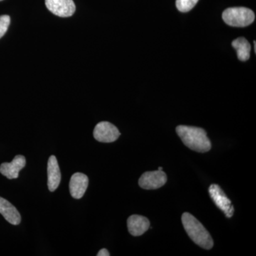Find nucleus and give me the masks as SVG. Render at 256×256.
Returning <instances> with one entry per match:
<instances>
[{"label": "nucleus", "instance_id": "nucleus-19", "mask_svg": "<svg viewBox=\"0 0 256 256\" xmlns=\"http://www.w3.org/2000/svg\"><path fill=\"white\" fill-rule=\"evenodd\" d=\"M0 1H2V0H0Z\"/></svg>", "mask_w": 256, "mask_h": 256}, {"label": "nucleus", "instance_id": "nucleus-5", "mask_svg": "<svg viewBox=\"0 0 256 256\" xmlns=\"http://www.w3.org/2000/svg\"><path fill=\"white\" fill-rule=\"evenodd\" d=\"M120 136V132L118 129L114 124L106 121L96 124L94 131V138L100 142H114L118 139Z\"/></svg>", "mask_w": 256, "mask_h": 256}, {"label": "nucleus", "instance_id": "nucleus-18", "mask_svg": "<svg viewBox=\"0 0 256 256\" xmlns=\"http://www.w3.org/2000/svg\"><path fill=\"white\" fill-rule=\"evenodd\" d=\"M158 170H160V171H162V166H160V168H158Z\"/></svg>", "mask_w": 256, "mask_h": 256}, {"label": "nucleus", "instance_id": "nucleus-17", "mask_svg": "<svg viewBox=\"0 0 256 256\" xmlns=\"http://www.w3.org/2000/svg\"><path fill=\"white\" fill-rule=\"evenodd\" d=\"M254 46H255V47H254V50H255V52H256V41H254Z\"/></svg>", "mask_w": 256, "mask_h": 256}, {"label": "nucleus", "instance_id": "nucleus-12", "mask_svg": "<svg viewBox=\"0 0 256 256\" xmlns=\"http://www.w3.org/2000/svg\"><path fill=\"white\" fill-rule=\"evenodd\" d=\"M0 214L6 222L12 225L21 223V215L18 210L10 202L0 196Z\"/></svg>", "mask_w": 256, "mask_h": 256}, {"label": "nucleus", "instance_id": "nucleus-4", "mask_svg": "<svg viewBox=\"0 0 256 256\" xmlns=\"http://www.w3.org/2000/svg\"><path fill=\"white\" fill-rule=\"evenodd\" d=\"M210 198L216 206L225 214L227 218L233 216L234 208L232 201L226 195L218 185L212 184L208 188Z\"/></svg>", "mask_w": 256, "mask_h": 256}, {"label": "nucleus", "instance_id": "nucleus-7", "mask_svg": "<svg viewBox=\"0 0 256 256\" xmlns=\"http://www.w3.org/2000/svg\"><path fill=\"white\" fill-rule=\"evenodd\" d=\"M47 9L60 18H69L76 12L73 0H45Z\"/></svg>", "mask_w": 256, "mask_h": 256}, {"label": "nucleus", "instance_id": "nucleus-11", "mask_svg": "<svg viewBox=\"0 0 256 256\" xmlns=\"http://www.w3.org/2000/svg\"><path fill=\"white\" fill-rule=\"evenodd\" d=\"M48 172V188L50 192H54L60 186L62 174L58 161L54 156H50L47 166Z\"/></svg>", "mask_w": 256, "mask_h": 256}, {"label": "nucleus", "instance_id": "nucleus-9", "mask_svg": "<svg viewBox=\"0 0 256 256\" xmlns=\"http://www.w3.org/2000/svg\"><path fill=\"white\" fill-rule=\"evenodd\" d=\"M26 165V159L22 156H16L11 162H4L0 165V173L9 180L18 178L20 170Z\"/></svg>", "mask_w": 256, "mask_h": 256}, {"label": "nucleus", "instance_id": "nucleus-1", "mask_svg": "<svg viewBox=\"0 0 256 256\" xmlns=\"http://www.w3.org/2000/svg\"><path fill=\"white\" fill-rule=\"evenodd\" d=\"M176 132L184 144L192 150L204 153L210 151L212 148V143L207 137L206 132L202 128L178 126Z\"/></svg>", "mask_w": 256, "mask_h": 256}, {"label": "nucleus", "instance_id": "nucleus-10", "mask_svg": "<svg viewBox=\"0 0 256 256\" xmlns=\"http://www.w3.org/2000/svg\"><path fill=\"white\" fill-rule=\"evenodd\" d=\"M128 228L134 236H140L146 233L150 227V223L146 217L140 215H132L128 218Z\"/></svg>", "mask_w": 256, "mask_h": 256}, {"label": "nucleus", "instance_id": "nucleus-15", "mask_svg": "<svg viewBox=\"0 0 256 256\" xmlns=\"http://www.w3.org/2000/svg\"><path fill=\"white\" fill-rule=\"evenodd\" d=\"M10 24V18L8 15L0 16V38H2Z\"/></svg>", "mask_w": 256, "mask_h": 256}, {"label": "nucleus", "instance_id": "nucleus-2", "mask_svg": "<svg viewBox=\"0 0 256 256\" xmlns=\"http://www.w3.org/2000/svg\"><path fill=\"white\" fill-rule=\"evenodd\" d=\"M183 226L188 237L198 246L210 250L214 246V240L208 230L191 214L185 212L182 216Z\"/></svg>", "mask_w": 256, "mask_h": 256}, {"label": "nucleus", "instance_id": "nucleus-13", "mask_svg": "<svg viewBox=\"0 0 256 256\" xmlns=\"http://www.w3.org/2000/svg\"><path fill=\"white\" fill-rule=\"evenodd\" d=\"M232 46L236 50L238 60L242 62H246L250 58V44L244 37L236 38L232 42Z\"/></svg>", "mask_w": 256, "mask_h": 256}, {"label": "nucleus", "instance_id": "nucleus-8", "mask_svg": "<svg viewBox=\"0 0 256 256\" xmlns=\"http://www.w3.org/2000/svg\"><path fill=\"white\" fill-rule=\"evenodd\" d=\"M88 186V178L80 172L72 175L69 182V190L70 195L74 198L79 200L84 196Z\"/></svg>", "mask_w": 256, "mask_h": 256}, {"label": "nucleus", "instance_id": "nucleus-16", "mask_svg": "<svg viewBox=\"0 0 256 256\" xmlns=\"http://www.w3.org/2000/svg\"><path fill=\"white\" fill-rule=\"evenodd\" d=\"M97 256H110V254H109V252H108L107 249L102 248V249H101L100 252H98Z\"/></svg>", "mask_w": 256, "mask_h": 256}, {"label": "nucleus", "instance_id": "nucleus-14", "mask_svg": "<svg viewBox=\"0 0 256 256\" xmlns=\"http://www.w3.org/2000/svg\"><path fill=\"white\" fill-rule=\"evenodd\" d=\"M198 0H176V6L181 12H188L194 8Z\"/></svg>", "mask_w": 256, "mask_h": 256}, {"label": "nucleus", "instance_id": "nucleus-6", "mask_svg": "<svg viewBox=\"0 0 256 256\" xmlns=\"http://www.w3.org/2000/svg\"><path fill=\"white\" fill-rule=\"evenodd\" d=\"M168 181L166 173L162 170L146 172L140 176L139 185L141 188L146 190H156L164 186Z\"/></svg>", "mask_w": 256, "mask_h": 256}, {"label": "nucleus", "instance_id": "nucleus-3", "mask_svg": "<svg viewBox=\"0 0 256 256\" xmlns=\"http://www.w3.org/2000/svg\"><path fill=\"white\" fill-rule=\"evenodd\" d=\"M222 18L229 26L245 28L254 22L255 14L248 8H230L224 12Z\"/></svg>", "mask_w": 256, "mask_h": 256}]
</instances>
